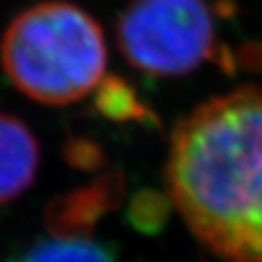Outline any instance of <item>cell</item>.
Instances as JSON below:
<instances>
[{
	"instance_id": "obj_2",
	"label": "cell",
	"mask_w": 262,
	"mask_h": 262,
	"mask_svg": "<svg viewBox=\"0 0 262 262\" xmlns=\"http://www.w3.org/2000/svg\"><path fill=\"white\" fill-rule=\"evenodd\" d=\"M10 82L29 99L68 105L94 92L105 78L103 31L76 4L51 0L12 19L0 43Z\"/></svg>"
},
{
	"instance_id": "obj_5",
	"label": "cell",
	"mask_w": 262,
	"mask_h": 262,
	"mask_svg": "<svg viewBox=\"0 0 262 262\" xmlns=\"http://www.w3.org/2000/svg\"><path fill=\"white\" fill-rule=\"evenodd\" d=\"M37 169V138L19 119L0 111V206L26 192Z\"/></svg>"
},
{
	"instance_id": "obj_3",
	"label": "cell",
	"mask_w": 262,
	"mask_h": 262,
	"mask_svg": "<svg viewBox=\"0 0 262 262\" xmlns=\"http://www.w3.org/2000/svg\"><path fill=\"white\" fill-rule=\"evenodd\" d=\"M117 41L132 68L156 78L188 74L204 60L217 64L225 51L215 45L206 0H130L117 21Z\"/></svg>"
},
{
	"instance_id": "obj_1",
	"label": "cell",
	"mask_w": 262,
	"mask_h": 262,
	"mask_svg": "<svg viewBox=\"0 0 262 262\" xmlns=\"http://www.w3.org/2000/svg\"><path fill=\"white\" fill-rule=\"evenodd\" d=\"M171 204L227 262H262V85L210 99L177 124L167 159Z\"/></svg>"
},
{
	"instance_id": "obj_9",
	"label": "cell",
	"mask_w": 262,
	"mask_h": 262,
	"mask_svg": "<svg viewBox=\"0 0 262 262\" xmlns=\"http://www.w3.org/2000/svg\"><path fill=\"white\" fill-rule=\"evenodd\" d=\"M64 158L74 169L82 171H95L103 165L105 156L103 150L92 140L76 138L64 146Z\"/></svg>"
},
{
	"instance_id": "obj_8",
	"label": "cell",
	"mask_w": 262,
	"mask_h": 262,
	"mask_svg": "<svg viewBox=\"0 0 262 262\" xmlns=\"http://www.w3.org/2000/svg\"><path fill=\"white\" fill-rule=\"evenodd\" d=\"M169 206H171V198L158 190L144 188L132 196L126 215L134 229L146 235H154L161 231L163 225L167 224Z\"/></svg>"
},
{
	"instance_id": "obj_6",
	"label": "cell",
	"mask_w": 262,
	"mask_h": 262,
	"mask_svg": "<svg viewBox=\"0 0 262 262\" xmlns=\"http://www.w3.org/2000/svg\"><path fill=\"white\" fill-rule=\"evenodd\" d=\"M8 262H117L115 251L90 237L41 239L10 256Z\"/></svg>"
},
{
	"instance_id": "obj_7",
	"label": "cell",
	"mask_w": 262,
	"mask_h": 262,
	"mask_svg": "<svg viewBox=\"0 0 262 262\" xmlns=\"http://www.w3.org/2000/svg\"><path fill=\"white\" fill-rule=\"evenodd\" d=\"M94 107L105 119L117 122H146V124H158L154 113L142 103L136 90L126 84L122 78L117 76H105L99 85L94 90Z\"/></svg>"
},
{
	"instance_id": "obj_4",
	"label": "cell",
	"mask_w": 262,
	"mask_h": 262,
	"mask_svg": "<svg viewBox=\"0 0 262 262\" xmlns=\"http://www.w3.org/2000/svg\"><path fill=\"white\" fill-rule=\"evenodd\" d=\"M124 177L103 171L84 187L55 196L45 208V227L53 237H90L99 220L121 206Z\"/></svg>"
}]
</instances>
